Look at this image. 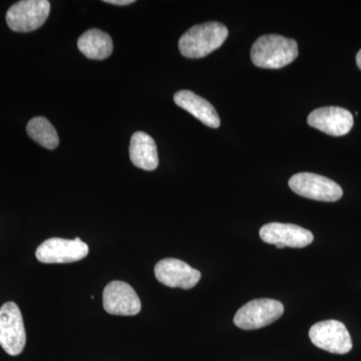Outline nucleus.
<instances>
[{"mask_svg":"<svg viewBox=\"0 0 361 361\" xmlns=\"http://www.w3.org/2000/svg\"><path fill=\"white\" fill-rule=\"evenodd\" d=\"M297 56L296 40L282 35H262L252 45L251 59L258 68L278 70L295 61Z\"/></svg>","mask_w":361,"mask_h":361,"instance_id":"nucleus-1","label":"nucleus"},{"mask_svg":"<svg viewBox=\"0 0 361 361\" xmlns=\"http://www.w3.org/2000/svg\"><path fill=\"white\" fill-rule=\"evenodd\" d=\"M228 33V28L216 21L195 25L180 37V54L188 59L205 58L224 44Z\"/></svg>","mask_w":361,"mask_h":361,"instance_id":"nucleus-2","label":"nucleus"},{"mask_svg":"<svg viewBox=\"0 0 361 361\" xmlns=\"http://www.w3.org/2000/svg\"><path fill=\"white\" fill-rule=\"evenodd\" d=\"M283 313V304L279 301L268 298L255 299L237 311L234 323L241 329H259L276 322Z\"/></svg>","mask_w":361,"mask_h":361,"instance_id":"nucleus-3","label":"nucleus"},{"mask_svg":"<svg viewBox=\"0 0 361 361\" xmlns=\"http://www.w3.org/2000/svg\"><path fill=\"white\" fill-rule=\"evenodd\" d=\"M49 11L51 2L47 0H21L7 11L6 23L13 32H33L44 25Z\"/></svg>","mask_w":361,"mask_h":361,"instance_id":"nucleus-4","label":"nucleus"},{"mask_svg":"<svg viewBox=\"0 0 361 361\" xmlns=\"http://www.w3.org/2000/svg\"><path fill=\"white\" fill-rule=\"evenodd\" d=\"M292 191L304 198L322 202L341 200L343 191L334 180L313 173H299L288 182Z\"/></svg>","mask_w":361,"mask_h":361,"instance_id":"nucleus-5","label":"nucleus"},{"mask_svg":"<svg viewBox=\"0 0 361 361\" xmlns=\"http://www.w3.org/2000/svg\"><path fill=\"white\" fill-rule=\"evenodd\" d=\"M26 334L20 307L6 302L0 308V345L9 355H18L25 349Z\"/></svg>","mask_w":361,"mask_h":361,"instance_id":"nucleus-6","label":"nucleus"},{"mask_svg":"<svg viewBox=\"0 0 361 361\" xmlns=\"http://www.w3.org/2000/svg\"><path fill=\"white\" fill-rule=\"evenodd\" d=\"M310 341L318 348L336 355H345L353 349V341L345 325L337 320H325L313 325Z\"/></svg>","mask_w":361,"mask_h":361,"instance_id":"nucleus-7","label":"nucleus"},{"mask_svg":"<svg viewBox=\"0 0 361 361\" xmlns=\"http://www.w3.org/2000/svg\"><path fill=\"white\" fill-rule=\"evenodd\" d=\"M89 246L82 240L51 238L40 244L37 249V260L45 264H63L77 262L87 257Z\"/></svg>","mask_w":361,"mask_h":361,"instance_id":"nucleus-8","label":"nucleus"},{"mask_svg":"<svg viewBox=\"0 0 361 361\" xmlns=\"http://www.w3.org/2000/svg\"><path fill=\"white\" fill-rule=\"evenodd\" d=\"M259 235L265 243L275 245L278 249L304 248L314 240L312 233L300 226L276 222L263 226Z\"/></svg>","mask_w":361,"mask_h":361,"instance_id":"nucleus-9","label":"nucleus"},{"mask_svg":"<svg viewBox=\"0 0 361 361\" xmlns=\"http://www.w3.org/2000/svg\"><path fill=\"white\" fill-rule=\"evenodd\" d=\"M104 310L111 315L133 316L140 313L141 300L130 284L123 281H111L103 293Z\"/></svg>","mask_w":361,"mask_h":361,"instance_id":"nucleus-10","label":"nucleus"},{"mask_svg":"<svg viewBox=\"0 0 361 361\" xmlns=\"http://www.w3.org/2000/svg\"><path fill=\"white\" fill-rule=\"evenodd\" d=\"M155 276L171 288L191 289L200 281L201 272L179 259L167 258L157 263Z\"/></svg>","mask_w":361,"mask_h":361,"instance_id":"nucleus-11","label":"nucleus"},{"mask_svg":"<svg viewBox=\"0 0 361 361\" xmlns=\"http://www.w3.org/2000/svg\"><path fill=\"white\" fill-rule=\"evenodd\" d=\"M308 125L325 134L341 137L353 129V116L350 111L339 106L316 109L307 118Z\"/></svg>","mask_w":361,"mask_h":361,"instance_id":"nucleus-12","label":"nucleus"},{"mask_svg":"<svg viewBox=\"0 0 361 361\" xmlns=\"http://www.w3.org/2000/svg\"><path fill=\"white\" fill-rule=\"evenodd\" d=\"M176 104L192 116L201 121L204 125L217 129L220 127V118L215 108L205 99L191 92V90H179L174 96Z\"/></svg>","mask_w":361,"mask_h":361,"instance_id":"nucleus-13","label":"nucleus"},{"mask_svg":"<svg viewBox=\"0 0 361 361\" xmlns=\"http://www.w3.org/2000/svg\"><path fill=\"white\" fill-rule=\"evenodd\" d=\"M130 158L137 168L145 171L156 170L159 157L153 137L144 132L135 133L130 139Z\"/></svg>","mask_w":361,"mask_h":361,"instance_id":"nucleus-14","label":"nucleus"},{"mask_svg":"<svg viewBox=\"0 0 361 361\" xmlns=\"http://www.w3.org/2000/svg\"><path fill=\"white\" fill-rule=\"evenodd\" d=\"M78 47L87 59L102 61L108 59L113 52V40L108 33L92 28L80 35Z\"/></svg>","mask_w":361,"mask_h":361,"instance_id":"nucleus-15","label":"nucleus"},{"mask_svg":"<svg viewBox=\"0 0 361 361\" xmlns=\"http://www.w3.org/2000/svg\"><path fill=\"white\" fill-rule=\"evenodd\" d=\"M26 132L30 137L44 149L58 148L59 137L54 126L44 116H35L27 123Z\"/></svg>","mask_w":361,"mask_h":361,"instance_id":"nucleus-16","label":"nucleus"},{"mask_svg":"<svg viewBox=\"0 0 361 361\" xmlns=\"http://www.w3.org/2000/svg\"><path fill=\"white\" fill-rule=\"evenodd\" d=\"M106 4H114V6H129L134 4V0H104Z\"/></svg>","mask_w":361,"mask_h":361,"instance_id":"nucleus-17","label":"nucleus"},{"mask_svg":"<svg viewBox=\"0 0 361 361\" xmlns=\"http://www.w3.org/2000/svg\"><path fill=\"white\" fill-rule=\"evenodd\" d=\"M356 63H357L358 68L361 70V49L358 51L357 56H356Z\"/></svg>","mask_w":361,"mask_h":361,"instance_id":"nucleus-18","label":"nucleus"}]
</instances>
